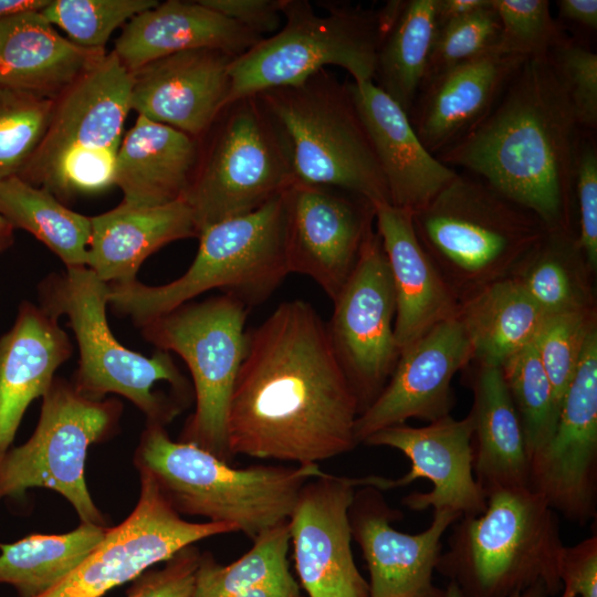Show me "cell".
Returning a JSON list of instances; mask_svg holds the SVG:
<instances>
[{"label":"cell","instance_id":"obj_1","mask_svg":"<svg viewBox=\"0 0 597 597\" xmlns=\"http://www.w3.org/2000/svg\"><path fill=\"white\" fill-rule=\"evenodd\" d=\"M358 415L326 324L310 303L283 302L247 331L227 420L233 457L328 460L357 446Z\"/></svg>","mask_w":597,"mask_h":597},{"label":"cell","instance_id":"obj_2","mask_svg":"<svg viewBox=\"0 0 597 597\" xmlns=\"http://www.w3.org/2000/svg\"><path fill=\"white\" fill-rule=\"evenodd\" d=\"M580 132L549 56L527 59L489 114L437 158L482 179L546 230H575Z\"/></svg>","mask_w":597,"mask_h":597},{"label":"cell","instance_id":"obj_3","mask_svg":"<svg viewBox=\"0 0 597 597\" xmlns=\"http://www.w3.org/2000/svg\"><path fill=\"white\" fill-rule=\"evenodd\" d=\"M134 463L180 515L233 525L251 541L286 522L302 486L324 473L318 463L235 468L155 423L143 431Z\"/></svg>","mask_w":597,"mask_h":597},{"label":"cell","instance_id":"obj_4","mask_svg":"<svg viewBox=\"0 0 597 597\" xmlns=\"http://www.w3.org/2000/svg\"><path fill=\"white\" fill-rule=\"evenodd\" d=\"M436 570L453 582L461 597H510L542 583L562 591L563 548L556 512L528 488L486 495V507L461 516Z\"/></svg>","mask_w":597,"mask_h":597},{"label":"cell","instance_id":"obj_5","mask_svg":"<svg viewBox=\"0 0 597 597\" xmlns=\"http://www.w3.org/2000/svg\"><path fill=\"white\" fill-rule=\"evenodd\" d=\"M198 238L197 255L180 277L157 286L108 283V304L142 327L212 289L248 307L259 305L289 274L283 193L253 212L205 228Z\"/></svg>","mask_w":597,"mask_h":597},{"label":"cell","instance_id":"obj_6","mask_svg":"<svg viewBox=\"0 0 597 597\" xmlns=\"http://www.w3.org/2000/svg\"><path fill=\"white\" fill-rule=\"evenodd\" d=\"M423 250L460 302L509 277L546 231L542 221L469 172L412 213Z\"/></svg>","mask_w":597,"mask_h":597},{"label":"cell","instance_id":"obj_7","mask_svg":"<svg viewBox=\"0 0 597 597\" xmlns=\"http://www.w3.org/2000/svg\"><path fill=\"white\" fill-rule=\"evenodd\" d=\"M133 74L112 51L55 100L48 129L18 175L63 203L114 185Z\"/></svg>","mask_w":597,"mask_h":597},{"label":"cell","instance_id":"obj_8","mask_svg":"<svg viewBox=\"0 0 597 597\" xmlns=\"http://www.w3.org/2000/svg\"><path fill=\"white\" fill-rule=\"evenodd\" d=\"M41 307L56 318L65 315L75 334L80 360L71 381L84 397L102 400L107 394L129 399L147 423L166 427L184 409L154 387L167 381L184 394L189 385L169 352L157 349L151 357L123 346L106 317L108 283L88 268L66 269L40 284Z\"/></svg>","mask_w":597,"mask_h":597},{"label":"cell","instance_id":"obj_9","mask_svg":"<svg viewBox=\"0 0 597 597\" xmlns=\"http://www.w3.org/2000/svg\"><path fill=\"white\" fill-rule=\"evenodd\" d=\"M256 95L285 133L297 181L390 203L352 82L343 83L323 69L297 84Z\"/></svg>","mask_w":597,"mask_h":597},{"label":"cell","instance_id":"obj_10","mask_svg":"<svg viewBox=\"0 0 597 597\" xmlns=\"http://www.w3.org/2000/svg\"><path fill=\"white\" fill-rule=\"evenodd\" d=\"M203 137L182 199L198 234L258 210L296 181L285 133L258 95L228 104Z\"/></svg>","mask_w":597,"mask_h":597},{"label":"cell","instance_id":"obj_11","mask_svg":"<svg viewBox=\"0 0 597 597\" xmlns=\"http://www.w3.org/2000/svg\"><path fill=\"white\" fill-rule=\"evenodd\" d=\"M323 7L327 13L321 15L306 0L282 1L281 29L233 60L228 104L297 84L327 65L345 69L355 84L374 82L377 53L389 32L379 10Z\"/></svg>","mask_w":597,"mask_h":597},{"label":"cell","instance_id":"obj_12","mask_svg":"<svg viewBox=\"0 0 597 597\" xmlns=\"http://www.w3.org/2000/svg\"><path fill=\"white\" fill-rule=\"evenodd\" d=\"M249 307L224 293L201 302H187L142 328L157 349L174 352L187 364L193 383L196 408L179 441L196 444L232 463L227 420L235 379L247 348Z\"/></svg>","mask_w":597,"mask_h":597},{"label":"cell","instance_id":"obj_13","mask_svg":"<svg viewBox=\"0 0 597 597\" xmlns=\"http://www.w3.org/2000/svg\"><path fill=\"white\" fill-rule=\"evenodd\" d=\"M122 405L115 398L93 400L62 378H54L42 397L38 426L23 444L0 460V501L21 499L34 488L64 496L81 523L107 526L85 481L88 448L117 429Z\"/></svg>","mask_w":597,"mask_h":597},{"label":"cell","instance_id":"obj_14","mask_svg":"<svg viewBox=\"0 0 597 597\" xmlns=\"http://www.w3.org/2000/svg\"><path fill=\"white\" fill-rule=\"evenodd\" d=\"M333 304L327 334L360 415L384 390L400 356L394 333L395 292L375 229L367 235L357 263Z\"/></svg>","mask_w":597,"mask_h":597},{"label":"cell","instance_id":"obj_15","mask_svg":"<svg viewBox=\"0 0 597 597\" xmlns=\"http://www.w3.org/2000/svg\"><path fill=\"white\" fill-rule=\"evenodd\" d=\"M139 479L140 494L132 513L117 526L108 527L100 544L72 573L38 597H102L187 546L238 532L226 523L184 520L148 474L139 473Z\"/></svg>","mask_w":597,"mask_h":597},{"label":"cell","instance_id":"obj_16","mask_svg":"<svg viewBox=\"0 0 597 597\" xmlns=\"http://www.w3.org/2000/svg\"><path fill=\"white\" fill-rule=\"evenodd\" d=\"M528 489L568 521L597 515V328L559 407L547 443L530 457Z\"/></svg>","mask_w":597,"mask_h":597},{"label":"cell","instance_id":"obj_17","mask_svg":"<svg viewBox=\"0 0 597 597\" xmlns=\"http://www.w3.org/2000/svg\"><path fill=\"white\" fill-rule=\"evenodd\" d=\"M283 199L289 273L310 276L333 302L374 229V203L345 189L297 180Z\"/></svg>","mask_w":597,"mask_h":597},{"label":"cell","instance_id":"obj_18","mask_svg":"<svg viewBox=\"0 0 597 597\" xmlns=\"http://www.w3.org/2000/svg\"><path fill=\"white\" fill-rule=\"evenodd\" d=\"M386 480L324 472L302 486L287 525L295 569L308 597H369L352 552L348 510L358 488L384 491Z\"/></svg>","mask_w":597,"mask_h":597},{"label":"cell","instance_id":"obj_19","mask_svg":"<svg viewBox=\"0 0 597 597\" xmlns=\"http://www.w3.org/2000/svg\"><path fill=\"white\" fill-rule=\"evenodd\" d=\"M401 517L379 489L366 485L355 491L348 519L367 564L369 597H446V589L433 584V572L442 554V535L460 514L433 510L429 527L418 534L392 527Z\"/></svg>","mask_w":597,"mask_h":597},{"label":"cell","instance_id":"obj_20","mask_svg":"<svg viewBox=\"0 0 597 597\" xmlns=\"http://www.w3.org/2000/svg\"><path fill=\"white\" fill-rule=\"evenodd\" d=\"M472 359L471 342L459 315L434 326L400 353L384 390L357 417V444L408 419L431 422L450 415L454 405L451 381Z\"/></svg>","mask_w":597,"mask_h":597},{"label":"cell","instance_id":"obj_21","mask_svg":"<svg viewBox=\"0 0 597 597\" xmlns=\"http://www.w3.org/2000/svg\"><path fill=\"white\" fill-rule=\"evenodd\" d=\"M471 437L469 415L462 419L448 415L423 427L400 423L384 428L363 443L397 449L410 460V471L391 479L390 489L407 486L418 479L432 483L429 492H412L402 498L401 503L408 509H450L460 516H474L484 512L486 495L473 474Z\"/></svg>","mask_w":597,"mask_h":597},{"label":"cell","instance_id":"obj_22","mask_svg":"<svg viewBox=\"0 0 597 597\" xmlns=\"http://www.w3.org/2000/svg\"><path fill=\"white\" fill-rule=\"evenodd\" d=\"M237 56L198 48L153 61L132 73L130 109L199 140L228 104Z\"/></svg>","mask_w":597,"mask_h":597},{"label":"cell","instance_id":"obj_23","mask_svg":"<svg viewBox=\"0 0 597 597\" xmlns=\"http://www.w3.org/2000/svg\"><path fill=\"white\" fill-rule=\"evenodd\" d=\"M526 57L491 52L441 72L422 85L410 122L436 157L493 108Z\"/></svg>","mask_w":597,"mask_h":597},{"label":"cell","instance_id":"obj_24","mask_svg":"<svg viewBox=\"0 0 597 597\" xmlns=\"http://www.w3.org/2000/svg\"><path fill=\"white\" fill-rule=\"evenodd\" d=\"M374 207L395 292L394 333L401 353L434 326L458 316L461 302L419 242L412 212L388 202Z\"/></svg>","mask_w":597,"mask_h":597},{"label":"cell","instance_id":"obj_25","mask_svg":"<svg viewBox=\"0 0 597 597\" xmlns=\"http://www.w3.org/2000/svg\"><path fill=\"white\" fill-rule=\"evenodd\" d=\"M354 100L384 174L389 202L416 212L458 174L418 137L408 114L375 82H352Z\"/></svg>","mask_w":597,"mask_h":597},{"label":"cell","instance_id":"obj_26","mask_svg":"<svg viewBox=\"0 0 597 597\" xmlns=\"http://www.w3.org/2000/svg\"><path fill=\"white\" fill-rule=\"evenodd\" d=\"M72 350L55 316L30 302L21 304L13 326L0 337V460L28 406L43 397Z\"/></svg>","mask_w":597,"mask_h":597},{"label":"cell","instance_id":"obj_27","mask_svg":"<svg viewBox=\"0 0 597 597\" xmlns=\"http://www.w3.org/2000/svg\"><path fill=\"white\" fill-rule=\"evenodd\" d=\"M262 40L197 1L168 0L136 14L113 52L130 73L158 59L198 48L241 55Z\"/></svg>","mask_w":597,"mask_h":597},{"label":"cell","instance_id":"obj_28","mask_svg":"<svg viewBox=\"0 0 597 597\" xmlns=\"http://www.w3.org/2000/svg\"><path fill=\"white\" fill-rule=\"evenodd\" d=\"M464 379L473 395L470 412L473 474L485 495L528 488L530 455L502 369L471 362Z\"/></svg>","mask_w":597,"mask_h":597},{"label":"cell","instance_id":"obj_29","mask_svg":"<svg viewBox=\"0 0 597 597\" xmlns=\"http://www.w3.org/2000/svg\"><path fill=\"white\" fill-rule=\"evenodd\" d=\"M106 55L62 36L39 12L0 20V84L56 100Z\"/></svg>","mask_w":597,"mask_h":597},{"label":"cell","instance_id":"obj_30","mask_svg":"<svg viewBox=\"0 0 597 597\" xmlns=\"http://www.w3.org/2000/svg\"><path fill=\"white\" fill-rule=\"evenodd\" d=\"M86 268L106 283L137 281L142 263L164 245L198 237L192 212L184 200L158 207L121 202L91 217Z\"/></svg>","mask_w":597,"mask_h":597},{"label":"cell","instance_id":"obj_31","mask_svg":"<svg viewBox=\"0 0 597 597\" xmlns=\"http://www.w3.org/2000/svg\"><path fill=\"white\" fill-rule=\"evenodd\" d=\"M199 140L138 116L121 143L114 185L123 203L158 207L182 200L199 159Z\"/></svg>","mask_w":597,"mask_h":597},{"label":"cell","instance_id":"obj_32","mask_svg":"<svg viewBox=\"0 0 597 597\" xmlns=\"http://www.w3.org/2000/svg\"><path fill=\"white\" fill-rule=\"evenodd\" d=\"M473 363L501 367L534 342L544 314L511 277L485 285L460 303Z\"/></svg>","mask_w":597,"mask_h":597},{"label":"cell","instance_id":"obj_33","mask_svg":"<svg viewBox=\"0 0 597 597\" xmlns=\"http://www.w3.org/2000/svg\"><path fill=\"white\" fill-rule=\"evenodd\" d=\"M576 230H546L511 273L544 315L596 310L593 276Z\"/></svg>","mask_w":597,"mask_h":597},{"label":"cell","instance_id":"obj_34","mask_svg":"<svg viewBox=\"0 0 597 597\" xmlns=\"http://www.w3.org/2000/svg\"><path fill=\"white\" fill-rule=\"evenodd\" d=\"M108 527L81 523L64 534H32L0 544V584L19 597H38L72 573L100 544Z\"/></svg>","mask_w":597,"mask_h":597},{"label":"cell","instance_id":"obj_35","mask_svg":"<svg viewBox=\"0 0 597 597\" xmlns=\"http://www.w3.org/2000/svg\"><path fill=\"white\" fill-rule=\"evenodd\" d=\"M0 214L45 244L66 269L85 268L91 218L69 209L51 191L11 176L0 181Z\"/></svg>","mask_w":597,"mask_h":597},{"label":"cell","instance_id":"obj_36","mask_svg":"<svg viewBox=\"0 0 597 597\" xmlns=\"http://www.w3.org/2000/svg\"><path fill=\"white\" fill-rule=\"evenodd\" d=\"M436 32L434 0H409L377 53L375 84L408 116L425 81Z\"/></svg>","mask_w":597,"mask_h":597},{"label":"cell","instance_id":"obj_37","mask_svg":"<svg viewBox=\"0 0 597 597\" xmlns=\"http://www.w3.org/2000/svg\"><path fill=\"white\" fill-rule=\"evenodd\" d=\"M238 561L222 565L200 554L191 597H237L254 588L292 576L289 567L287 521L259 535Z\"/></svg>","mask_w":597,"mask_h":597},{"label":"cell","instance_id":"obj_38","mask_svg":"<svg viewBox=\"0 0 597 597\" xmlns=\"http://www.w3.org/2000/svg\"><path fill=\"white\" fill-rule=\"evenodd\" d=\"M501 369L531 457L551 439L559 404L533 343L511 357Z\"/></svg>","mask_w":597,"mask_h":597},{"label":"cell","instance_id":"obj_39","mask_svg":"<svg viewBox=\"0 0 597 597\" xmlns=\"http://www.w3.org/2000/svg\"><path fill=\"white\" fill-rule=\"evenodd\" d=\"M55 100L0 84V181L18 176L41 143Z\"/></svg>","mask_w":597,"mask_h":597},{"label":"cell","instance_id":"obj_40","mask_svg":"<svg viewBox=\"0 0 597 597\" xmlns=\"http://www.w3.org/2000/svg\"><path fill=\"white\" fill-rule=\"evenodd\" d=\"M597 328V308L545 315L533 342L559 404L582 359L586 342Z\"/></svg>","mask_w":597,"mask_h":597},{"label":"cell","instance_id":"obj_41","mask_svg":"<svg viewBox=\"0 0 597 597\" xmlns=\"http://www.w3.org/2000/svg\"><path fill=\"white\" fill-rule=\"evenodd\" d=\"M157 0H51L40 13L72 42L104 49L115 29L156 7Z\"/></svg>","mask_w":597,"mask_h":597},{"label":"cell","instance_id":"obj_42","mask_svg":"<svg viewBox=\"0 0 597 597\" xmlns=\"http://www.w3.org/2000/svg\"><path fill=\"white\" fill-rule=\"evenodd\" d=\"M501 33L496 51L526 59L545 57L564 35L546 0H491Z\"/></svg>","mask_w":597,"mask_h":597},{"label":"cell","instance_id":"obj_43","mask_svg":"<svg viewBox=\"0 0 597 597\" xmlns=\"http://www.w3.org/2000/svg\"><path fill=\"white\" fill-rule=\"evenodd\" d=\"M500 33V20L492 3L437 28L422 85L455 65L498 52Z\"/></svg>","mask_w":597,"mask_h":597},{"label":"cell","instance_id":"obj_44","mask_svg":"<svg viewBox=\"0 0 597 597\" xmlns=\"http://www.w3.org/2000/svg\"><path fill=\"white\" fill-rule=\"evenodd\" d=\"M567 93L579 127H597V54L565 34L548 54Z\"/></svg>","mask_w":597,"mask_h":597},{"label":"cell","instance_id":"obj_45","mask_svg":"<svg viewBox=\"0 0 597 597\" xmlns=\"http://www.w3.org/2000/svg\"><path fill=\"white\" fill-rule=\"evenodd\" d=\"M594 132L582 129L575 159L574 198L578 228L577 241L583 254L597 270V147Z\"/></svg>","mask_w":597,"mask_h":597},{"label":"cell","instance_id":"obj_46","mask_svg":"<svg viewBox=\"0 0 597 597\" xmlns=\"http://www.w3.org/2000/svg\"><path fill=\"white\" fill-rule=\"evenodd\" d=\"M199 558L195 545L182 548L163 568L146 570L134 579L127 597H191Z\"/></svg>","mask_w":597,"mask_h":597},{"label":"cell","instance_id":"obj_47","mask_svg":"<svg viewBox=\"0 0 597 597\" xmlns=\"http://www.w3.org/2000/svg\"><path fill=\"white\" fill-rule=\"evenodd\" d=\"M562 594L573 597H597V536L576 545L563 546L559 555Z\"/></svg>","mask_w":597,"mask_h":597},{"label":"cell","instance_id":"obj_48","mask_svg":"<svg viewBox=\"0 0 597 597\" xmlns=\"http://www.w3.org/2000/svg\"><path fill=\"white\" fill-rule=\"evenodd\" d=\"M283 0H198L206 8L261 36L275 34L282 27ZM270 35V36H271Z\"/></svg>","mask_w":597,"mask_h":597},{"label":"cell","instance_id":"obj_49","mask_svg":"<svg viewBox=\"0 0 597 597\" xmlns=\"http://www.w3.org/2000/svg\"><path fill=\"white\" fill-rule=\"evenodd\" d=\"M491 4V0H434L437 28L472 14Z\"/></svg>","mask_w":597,"mask_h":597},{"label":"cell","instance_id":"obj_50","mask_svg":"<svg viewBox=\"0 0 597 597\" xmlns=\"http://www.w3.org/2000/svg\"><path fill=\"white\" fill-rule=\"evenodd\" d=\"M559 17L591 31L597 30L596 0H559Z\"/></svg>","mask_w":597,"mask_h":597},{"label":"cell","instance_id":"obj_51","mask_svg":"<svg viewBox=\"0 0 597 597\" xmlns=\"http://www.w3.org/2000/svg\"><path fill=\"white\" fill-rule=\"evenodd\" d=\"M51 0H0V20L43 10Z\"/></svg>","mask_w":597,"mask_h":597},{"label":"cell","instance_id":"obj_52","mask_svg":"<svg viewBox=\"0 0 597 597\" xmlns=\"http://www.w3.org/2000/svg\"><path fill=\"white\" fill-rule=\"evenodd\" d=\"M444 589H446V597H461L459 588L451 580H449ZM548 596L549 595L545 585L542 583H538L536 585L528 587L525 590L517 591L510 597H548Z\"/></svg>","mask_w":597,"mask_h":597},{"label":"cell","instance_id":"obj_53","mask_svg":"<svg viewBox=\"0 0 597 597\" xmlns=\"http://www.w3.org/2000/svg\"><path fill=\"white\" fill-rule=\"evenodd\" d=\"M13 227L0 214V253L13 243Z\"/></svg>","mask_w":597,"mask_h":597},{"label":"cell","instance_id":"obj_54","mask_svg":"<svg viewBox=\"0 0 597 597\" xmlns=\"http://www.w3.org/2000/svg\"><path fill=\"white\" fill-rule=\"evenodd\" d=\"M561 597H573V596L562 594Z\"/></svg>","mask_w":597,"mask_h":597}]
</instances>
